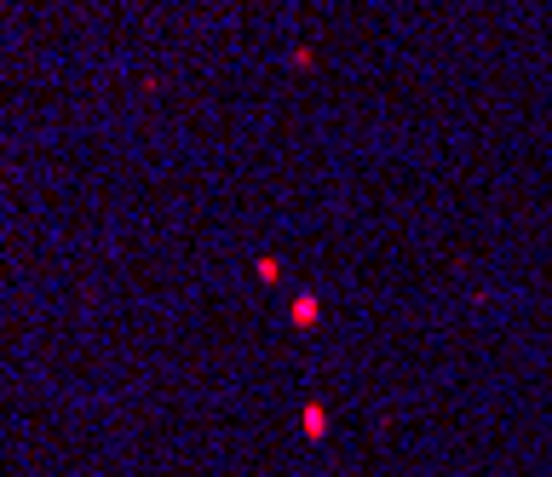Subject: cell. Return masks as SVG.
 I'll list each match as a JSON object with an SVG mask.
<instances>
[{
  "instance_id": "4",
  "label": "cell",
  "mask_w": 552,
  "mask_h": 477,
  "mask_svg": "<svg viewBox=\"0 0 552 477\" xmlns=\"http://www.w3.org/2000/svg\"><path fill=\"white\" fill-rule=\"evenodd\" d=\"M288 64H294V69H311V64H317V46H311V41H299L294 52H288Z\"/></svg>"
},
{
  "instance_id": "2",
  "label": "cell",
  "mask_w": 552,
  "mask_h": 477,
  "mask_svg": "<svg viewBox=\"0 0 552 477\" xmlns=\"http://www.w3.org/2000/svg\"><path fill=\"white\" fill-rule=\"evenodd\" d=\"M294 328H317V294L294 299Z\"/></svg>"
},
{
  "instance_id": "3",
  "label": "cell",
  "mask_w": 552,
  "mask_h": 477,
  "mask_svg": "<svg viewBox=\"0 0 552 477\" xmlns=\"http://www.w3.org/2000/svg\"><path fill=\"white\" fill-rule=\"evenodd\" d=\"M305 432H311V437L328 432V414H322V403H305Z\"/></svg>"
},
{
  "instance_id": "1",
  "label": "cell",
  "mask_w": 552,
  "mask_h": 477,
  "mask_svg": "<svg viewBox=\"0 0 552 477\" xmlns=\"http://www.w3.org/2000/svg\"><path fill=\"white\" fill-rule=\"evenodd\" d=\"M253 276H259L265 288H276V282H282V259H276V253H259V259H253Z\"/></svg>"
}]
</instances>
